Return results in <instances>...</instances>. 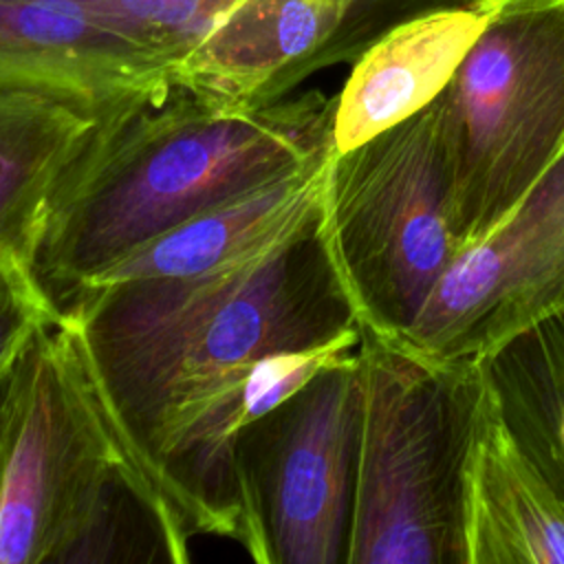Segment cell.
Returning <instances> with one entry per match:
<instances>
[{
    "mask_svg": "<svg viewBox=\"0 0 564 564\" xmlns=\"http://www.w3.org/2000/svg\"><path fill=\"white\" fill-rule=\"evenodd\" d=\"M460 511L465 564H564V498L507 425L487 375L465 449Z\"/></svg>",
    "mask_w": 564,
    "mask_h": 564,
    "instance_id": "obj_11",
    "label": "cell"
},
{
    "mask_svg": "<svg viewBox=\"0 0 564 564\" xmlns=\"http://www.w3.org/2000/svg\"><path fill=\"white\" fill-rule=\"evenodd\" d=\"M361 419L357 350L231 441L240 544L260 564H346Z\"/></svg>",
    "mask_w": 564,
    "mask_h": 564,
    "instance_id": "obj_7",
    "label": "cell"
},
{
    "mask_svg": "<svg viewBox=\"0 0 564 564\" xmlns=\"http://www.w3.org/2000/svg\"><path fill=\"white\" fill-rule=\"evenodd\" d=\"M500 0H465L403 20L372 42L335 95L333 152H348L432 104Z\"/></svg>",
    "mask_w": 564,
    "mask_h": 564,
    "instance_id": "obj_12",
    "label": "cell"
},
{
    "mask_svg": "<svg viewBox=\"0 0 564 564\" xmlns=\"http://www.w3.org/2000/svg\"><path fill=\"white\" fill-rule=\"evenodd\" d=\"M361 419L346 564H465L463 463L480 361H438L361 328Z\"/></svg>",
    "mask_w": 564,
    "mask_h": 564,
    "instance_id": "obj_3",
    "label": "cell"
},
{
    "mask_svg": "<svg viewBox=\"0 0 564 564\" xmlns=\"http://www.w3.org/2000/svg\"><path fill=\"white\" fill-rule=\"evenodd\" d=\"M460 251L564 152V0H500L443 90Z\"/></svg>",
    "mask_w": 564,
    "mask_h": 564,
    "instance_id": "obj_6",
    "label": "cell"
},
{
    "mask_svg": "<svg viewBox=\"0 0 564 564\" xmlns=\"http://www.w3.org/2000/svg\"><path fill=\"white\" fill-rule=\"evenodd\" d=\"M108 112L51 86L0 79V269L29 267L62 172Z\"/></svg>",
    "mask_w": 564,
    "mask_h": 564,
    "instance_id": "obj_14",
    "label": "cell"
},
{
    "mask_svg": "<svg viewBox=\"0 0 564 564\" xmlns=\"http://www.w3.org/2000/svg\"><path fill=\"white\" fill-rule=\"evenodd\" d=\"M148 498L181 557L187 542L134 476L99 416L55 322L22 348L0 452V564L84 562L130 500Z\"/></svg>",
    "mask_w": 564,
    "mask_h": 564,
    "instance_id": "obj_5",
    "label": "cell"
},
{
    "mask_svg": "<svg viewBox=\"0 0 564 564\" xmlns=\"http://www.w3.org/2000/svg\"><path fill=\"white\" fill-rule=\"evenodd\" d=\"M20 355H22V350L0 368V452H2L4 434H7L9 416L13 410L18 383H20Z\"/></svg>",
    "mask_w": 564,
    "mask_h": 564,
    "instance_id": "obj_18",
    "label": "cell"
},
{
    "mask_svg": "<svg viewBox=\"0 0 564 564\" xmlns=\"http://www.w3.org/2000/svg\"><path fill=\"white\" fill-rule=\"evenodd\" d=\"M333 112L319 90L225 112L172 84L104 115L44 207L31 278L59 317L132 249L333 152Z\"/></svg>",
    "mask_w": 564,
    "mask_h": 564,
    "instance_id": "obj_2",
    "label": "cell"
},
{
    "mask_svg": "<svg viewBox=\"0 0 564 564\" xmlns=\"http://www.w3.org/2000/svg\"><path fill=\"white\" fill-rule=\"evenodd\" d=\"M57 326L115 445L183 540L159 485L176 438L258 359L361 339L322 218L207 273L90 291Z\"/></svg>",
    "mask_w": 564,
    "mask_h": 564,
    "instance_id": "obj_1",
    "label": "cell"
},
{
    "mask_svg": "<svg viewBox=\"0 0 564 564\" xmlns=\"http://www.w3.org/2000/svg\"><path fill=\"white\" fill-rule=\"evenodd\" d=\"M123 31L174 64L207 31L227 0H101ZM174 68V66H172Z\"/></svg>",
    "mask_w": 564,
    "mask_h": 564,
    "instance_id": "obj_16",
    "label": "cell"
},
{
    "mask_svg": "<svg viewBox=\"0 0 564 564\" xmlns=\"http://www.w3.org/2000/svg\"><path fill=\"white\" fill-rule=\"evenodd\" d=\"M330 154L238 194L143 242L88 280L73 302L90 291L123 282L207 273L308 229L322 218L324 176Z\"/></svg>",
    "mask_w": 564,
    "mask_h": 564,
    "instance_id": "obj_13",
    "label": "cell"
},
{
    "mask_svg": "<svg viewBox=\"0 0 564 564\" xmlns=\"http://www.w3.org/2000/svg\"><path fill=\"white\" fill-rule=\"evenodd\" d=\"M172 66L130 37L101 0H0V79L117 110L167 90Z\"/></svg>",
    "mask_w": 564,
    "mask_h": 564,
    "instance_id": "obj_10",
    "label": "cell"
},
{
    "mask_svg": "<svg viewBox=\"0 0 564 564\" xmlns=\"http://www.w3.org/2000/svg\"><path fill=\"white\" fill-rule=\"evenodd\" d=\"M59 319L31 271L22 262L0 269V368L11 361L29 337L44 324Z\"/></svg>",
    "mask_w": 564,
    "mask_h": 564,
    "instance_id": "obj_17",
    "label": "cell"
},
{
    "mask_svg": "<svg viewBox=\"0 0 564 564\" xmlns=\"http://www.w3.org/2000/svg\"><path fill=\"white\" fill-rule=\"evenodd\" d=\"M560 308L564 152L485 238L454 258L414 324L388 341L438 361H480Z\"/></svg>",
    "mask_w": 564,
    "mask_h": 564,
    "instance_id": "obj_8",
    "label": "cell"
},
{
    "mask_svg": "<svg viewBox=\"0 0 564 564\" xmlns=\"http://www.w3.org/2000/svg\"><path fill=\"white\" fill-rule=\"evenodd\" d=\"M465 0H227L176 59L178 84L225 112L271 106L319 68L355 62L392 26Z\"/></svg>",
    "mask_w": 564,
    "mask_h": 564,
    "instance_id": "obj_9",
    "label": "cell"
},
{
    "mask_svg": "<svg viewBox=\"0 0 564 564\" xmlns=\"http://www.w3.org/2000/svg\"><path fill=\"white\" fill-rule=\"evenodd\" d=\"M443 93L366 143L330 154L322 234L361 328L401 337L460 253Z\"/></svg>",
    "mask_w": 564,
    "mask_h": 564,
    "instance_id": "obj_4",
    "label": "cell"
},
{
    "mask_svg": "<svg viewBox=\"0 0 564 564\" xmlns=\"http://www.w3.org/2000/svg\"><path fill=\"white\" fill-rule=\"evenodd\" d=\"M480 361L507 425L564 498V308Z\"/></svg>",
    "mask_w": 564,
    "mask_h": 564,
    "instance_id": "obj_15",
    "label": "cell"
}]
</instances>
